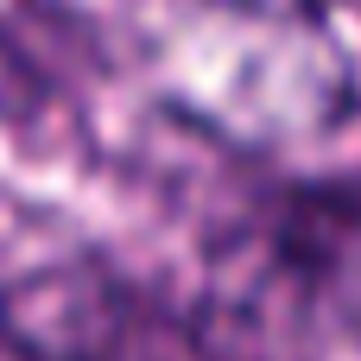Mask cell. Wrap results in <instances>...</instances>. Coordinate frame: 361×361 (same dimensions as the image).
Segmentation results:
<instances>
[{"label":"cell","instance_id":"7a4b0ae2","mask_svg":"<svg viewBox=\"0 0 361 361\" xmlns=\"http://www.w3.org/2000/svg\"><path fill=\"white\" fill-rule=\"evenodd\" d=\"M146 305L127 273L32 203L0 197V349L19 361H133Z\"/></svg>","mask_w":361,"mask_h":361},{"label":"cell","instance_id":"6da1fadb","mask_svg":"<svg viewBox=\"0 0 361 361\" xmlns=\"http://www.w3.org/2000/svg\"><path fill=\"white\" fill-rule=\"evenodd\" d=\"M165 76L178 114L241 152H311L361 108L355 57L311 6L228 0V25L178 44Z\"/></svg>","mask_w":361,"mask_h":361}]
</instances>
